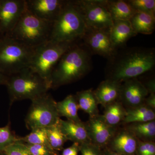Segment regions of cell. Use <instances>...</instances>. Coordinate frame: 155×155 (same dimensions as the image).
<instances>
[{"label":"cell","mask_w":155,"mask_h":155,"mask_svg":"<svg viewBox=\"0 0 155 155\" xmlns=\"http://www.w3.org/2000/svg\"><path fill=\"white\" fill-rule=\"evenodd\" d=\"M155 66L153 48H122L117 50L108 60L105 68L106 79L122 83L152 71Z\"/></svg>","instance_id":"obj_1"},{"label":"cell","mask_w":155,"mask_h":155,"mask_svg":"<svg viewBox=\"0 0 155 155\" xmlns=\"http://www.w3.org/2000/svg\"><path fill=\"white\" fill-rule=\"evenodd\" d=\"M91 54L81 43L67 50L56 64L51 75V89L69 84L81 79L91 71Z\"/></svg>","instance_id":"obj_2"},{"label":"cell","mask_w":155,"mask_h":155,"mask_svg":"<svg viewBox=\"0 0 155 155\" xmlns=\"http://www.w3.org/2000/svg\"><path fill=\"white\" fill-rule=\"evenodd\" d=\"M87 27L75 1H66L53 22L49 40L57 42L77 43L81 40Z\"/></svg>","instance_id":"obj_3"},{"label":"cell","mask_w":155,"mask_h":155,"mask_svg":"<svg viewBox=\"0 0 155 155\" xmlns=\"http://www.w3.org/2000/svg\"><path fill=\"white\" fill-rule=\"evenodd\" d=\"M52 23L37 17L25 7L18 23L7 35L26 46L35 48L49 41Z\"/></svg>","instance_id":"obj_4"},{"label":"cell","mask_w":155,"mask_h":155,"mask_svg":"<svg viewBox=\"0 0 155 155\" xmlns=\"http://www.w3.org/2000/svg\"><path fill=\"white\" fill-rule=\"evenodd\" d=\"M34 49L8 35L0 38V72L10 76L28 69Z\"/></svg>","instance_id":"obj_5"},{"label":"cell","mask_w":155,"mask_h":155,"mask_svg":"<svg viewBox=\"0 0 155 155\" xmlns=\"http://www.w3.org/2000/svg\"><path fill=\"white\" fill-rule=\"evenodd\" d=\"M6 86L11 105L17 101H32L47 93L51 89L44 79L29 68L9 76Z\"/></svg>","instance_id":"obj_6"},{"label":"cell","mask_w":155,"mask_h":155,"mask_svg":"<svg viewBox=\"0 0 155 155\" xmlns=\"http://www.w3.org/2000/svg\"><path fill=\"white\" fill-rule=\"evenodd\" d=\"M77 43L49 40L37 47L34 49L29 69L44 79L51 88V75L56 64L64 53Z\"/></svg>","instance_id":"obj_7"},{"label":"cell","mask_w":155,"mask_h":155,"mask_svg":"<svg viewBox=\"0 0 155 155\" xmlns=\"http://www.w3.org/2000/svg\"><path fill=\"white\" fill-rule=\"evenodd\" d=\"M31 101L25 120L28 129L46 128L59 122L61 118L57 110V102L49 94L47 93Z\"/></svg>","instance_id":"obj_8"},{"label":"cell","mask_w":155,"mask_h":155,"mask_svg":"<svg viewBox=\"0 0 155 155\" xmlns=\"http://www.w3.org/2000/svg\"><path fill=\"white\" fill-rule=\"evenodd\" d=\"M87 28L110 29L113 24L110 15L104 6V0H77Z\"/></svg>","instance_id":"obj_9"},{"label":"cell","mask_w":155,"mask_h":155,"mask_svg":"<svg viewBox=\"0 0 155 155\" xmlns=\"http://www.w3.org/2000/svg\"><path fill=\"white\" fill-rule=\"evenodd\" d=\"M110 29L87 28L81 41L92 55H98L107 60L114 55L116 51L111 41Z\"/></svg>","instance_id":"obj_10"},{"label":"cell","mask_w":155,"mask_h":155,"mask_svg":"<svg viewBox=\"0 0 155 155\" xmlns=\"http://www.w3.org/2000/svg\"><path fill=\"white\" fill-rule=\"evenodd\" d=\"M25 8V0H0V35H9L15 27Z\"/></svg>","instance_id":"obj_11"},{"label":"cell","mask_w":155,"mask_h":155,"mask_svg":"<svg viewBox=\"0 0 155 155\" xmlns=\"http://www.w3.org/2000/svg\"><path fill=\"white\" fill-rule=\"evenodd\" d=\"M91 142L101 149L107 148L118 127L110 126L106 123L102 115L89 117L85 122Z\"/></svg>","instance_id":"obj_12"},{"label":"cell","mask_w":155,"mask_h":155,"mask_svg":"<svg viewBox=\"0 0 155 155\" xmlns=\"http://www.w3.org/2000/svg\"><path fill=\"white\" fill-rule=\"evenodd\" d=\"M149 93L141 81L137 78L124 81L121 84L119 101L125 109L144 104Z\"/></svg>","instance_id":"obj_13"},{"label":"cell","mask_w":155,"mask_h":155,"mask_svg":"<svg viewBox=\"0 0 155 155\" xmlns=\"http://www.w3.org/2000/svg\"><path fill=\"white\" fill-rule=\"evenodd\" d=\"M65 2L64 0H25V7L40 19L53 22L61 13Z\"/></svg>","instance_id":"obj_14"},{"label":"cell","mask_w":155,"mask_h":155,"mask_svg":"<svg viewBox=\"0 0 155 155\" xmlns=\"http://www.w3.org/2000/svg\"><path fill=\"white\" fill-rule=\"evenodd\" d=\"M138 140L125 127H118L106 148L125 155H135Z\"/></svg>","instance_id":"obj_15"},{"label":"cell","mask_w":155,"mask_h":155,"mask_svg":"<svg viewBox=\"0 0 155 155\" xmlns=\"http://www.w3.org/2000/svg\"><path fill=\"white\" fill-rule=\"evenodd\" d=\"M110 38L113 47L116 51L125 47L127 41L137 35L128 20L114 21L110 29Z\"/></svg>","instance_id":"obj_16"},{"label":"cell","mask_w":155,"mask_h":155,"mask_svg":"<svg viewBox=\"0 0 155 155\" xmlns=\"http://www.w3.org/2000/svg\"><path fill=\"white\" fill-rule=\"evenodd\" d=\"M59 125L62 132L67 140L79 145L91 142L85 122H73L71 120H63L61 119Z\"/></svg>","instance_id":"obj_17"},{"label":"cell","mask_w":155,"mask_h":155,"mask_svg":"<svg viewBox=\"0 0 155 155\" xmlns=\"http://www.w3.org/2000/svg\"><path fill=\"white\" fill-rule=\"evenodd\" d=\"M121 84L108 79L102 81L94 91L98 104L104 107L111 103L119 101Z\"/></svg>","instance_id":"obj_18"},{"label":"cell","mask_w":155,"mask_h":155,"mask_svg":"<svg viewBox=\"0 0 155 155\" xmlns=\"http://www.w3.org/2000/svg\"><path fill=\"white\" fill-rule=\"evenodd\" d=\"M104 6L113 21H129L136 12L127 1L104 0Z\"/></svg>","instance_id":"obj_19"},{"label":"cell","mask_w":155,"mask_h":155,"mask_svg":"<svg viewBox=\"0 0 155 155\" xmlns=\"http://www.w3.org/2000/svg\"><path fill=\"white\" fill-rule=\"evenodd\" d=\"M136 34L150 35L155 29V16L142 12H136L129 20Z\"/></svg>","instance_id":"obj_20"},{"label":"cell","mask_w":155,"mask_h":155,"mask_svg":"<svg viewBox=\"0 0 155 155\" xmlns=\"http://www.w3.org/2000/svg\"><path fill=\"white\" fill-rule=\"evenodd\" d=\"M75 95L79 110L88 114L89 117L99 114L98 103L92 89L78 92Z\"/></svg>","instance_id":"obj_21"},{"label":"cell","mask_w":155,"mask_h":155,"mask_svg":"<svg viewBox=\"0 0 155 155\" xmlns=\"http://www.w3.org/2000/svg\"><path fill=\"white\" fill-rule=\"evenodd\" d=\"M126 115L122 125L136 122H149L155 119V111L152 108L143 104L135 107L126 109Z\"/></svg>","instance_id":"obj_22"},{"label":"cell","mask_w":155,"mask_h":155,"mask_svg":"<svg viewBox=\"0 0 155 155\" xmlns=\"http://www.w3.org/2000/svg\"><path fill=\"white\" fill-rule=\"evenodd\" d=\"M138 140L142 141H154L155 121L136 122L124 125Z\"/></svg>","instance_id":"obj_23"},{"label":"cell","mask_w":155,"mask_h":155,"mask_svg":"<svg viewBox=\"0 0 155 155\" xmlns=\"http://www.w3.org/2000/svg\"><path fill=\"white\" fill-rule=\"evenodd\" d=\"M102 115L106 123L110 126L118 127L122 125L126 115V109L119 101L109 104L104 107Z\"/></svg>","instance_id":"obj_24"},{"label":"cell","mask_w":155,"mask_h":155,"mask_svg":"<svg viewBox=\"0 0 155 155\" xmlns=\"http://www.w3.org/2000/svg\"><path fill=\"white\" fill-rule=\"evenodd\" d=\"M57 110L61 117H64L67 120L73 122L81 121L78 115V109L77 100L74 95L70 94L61 101L57 102Z\"/></svg>","instance_id":"obj_25"},{"label":"cell","mask_w":155,"mask_h":155,"mask_svg":"<svg viewBox=\"0 0 155 155\" xmlns=\"http://www.w3.org/2000/svg\"><path fill=\"white\" fill-rule=\"evenodd\" d=\"M45 128L51 148L55 151L63 149L64 144L68 140L61 130L59 122Z\"/></svg>","instance_id":"obj_26"},{"label":"cell","mask_w":155,"mask_h":155,"mask_svg":"<svg viewBox=\"0 0 155 155\" xmlns=\"http://www.w3.org/2000/svg\"><path fill=\"white\" fill-rule=\"evenodd\" d=\"M19 141L25 144L43 145L52 149L48 141L45 128H35L31 130L28 135L19 137Z\"/></svg>","instance_id":"obj_27"},{"label":"cell","mask_w":155,"mask_h":155,"mask_svg":"<svg viewBox=\"0 0 155 155\" xmlns=\"http://www.w3.org/2000/svg\"><path fill=\"white\" fill-rule=\"evenodd\" d=\"M17 137L11 131L9 124L0 127V152H3L7 147L18 141Z\"/></svg>","instance_id":"obj_28"},{"label":"cell","mask_w":155,"mask_h":155,"mask_svg":"<svg viewBox=\"0 0 155 155\" xmlns=\"http://www.w3.org/2000/svg\"><path fill=\"white\" fill-rule=\"evenodd\" d=\"M136 12H144L155 16V0H127Z\"/></svg>","instance_id":"obj_29"},{"label":"cell","mask_w":155,"mask_h":155,"mask_svg":"<svg viewBox=\"0 0 155 155\" xmlns=\"http://www.w3.org/2000/svg\"><path fill=\"white\" fill-rule=\"evenodd\" d=\"M6 155H31L25 143L18 141L11 145L3 152Z\"/></svg>","instance_id":"obj_30"},{"label":"cell","mask_w":155,"mask_h":155,"mask_svg":"<svg viewBox=\"0 0 155 155\" xmlns=\"http://www.w3.org/2000/svg\"><path fill=\"white\" fill-rule=\"evenodd\" d=\"M135 155H155V142L138 140Z\"/></svg>","instance_id":"obj_31"},{"label":"cell","mask_w":155,"mask_h":155,"mask_svg":"<svg viewBox=\"0 0 155 155\" xmlns=\"http://www.w3.org/2000/svg\"><path fill=\"white\" fill-rule=\"evenodd\" d=\"M31 155H53L55 151L43 145L25 144Z\"/></svg>","instance_id":"obj_32"},{"label":"cell","mask_w":155,"mask_h":155,"mask_svg":"<svg viewBox=\"0 0 155 155\" xmlns=\"http://www.w3.org/2000/svg\"><path fill=\"white\" fill-rule=\"evenodd\" d=\"M81 155H103L102 150L91 143L80 145Z\"/></svg>","instance_id":"obj_33"},{"label":"cell","mask_w":155,"mask_h":155,"mask_svg":"<svg viewBox=\"0 0 155 155\" xmlns=\"http://www.w3.org/2000/svg\"><path fill=\"white\" fill-rule=\"evenodd\" d=\"M80 151V145L73 143V144L63 150L61 155H78Z\"/></svg>","instance_id":"obj_34"},{"label":"cell","mask_w":155,"mask_h":155,"mask_svg":"<svg viewBox=\"0 0 155 155\" xmlns=\"http://www.w3.org/2000/svg\"><path fill=\"white\" fill-rule=\"evenodd\" d=\"M147 89L149 94H155V80L154 78H150L146 81L144 83H142Z\"/></svg>","instance_id":"obj_35"},{"label":"cell","mask_w":155,"mask_h":155,"mask_svg":"<svg viewBox=\"0 0 155 155\" xmlns=\"http://www.w3.org/2000/svg\"><path fill=\"white\" fill-rule=\"evenodd\" d=\"M144 104L155 110V94H150L145 100Z\"/></svg>","instance_id":"obj_36"},{"label":"cell","mask_w":155,"mask_h":155,"mask_svg":"<svg viewBox=\"0 0 155 155\" xmlns=\"http://www.w3.org/2000/svg\"><path fill=\"white\" fill-rule=\"evenodd\" d=\"M9 76H7L0 72V85H5L8 83Z\"/></svg>","instance_id":"obj_37"},{"label":"cell","mask_w":155,"mask_h":155,"mask_svg":"<svg viewBox=\"0 0 155 155\" xmlns=\"http://www.w3.org/2000/svg\"><path fill=\"white\" fill-rule=\"evenodd\" d=\"M102 151L103 155H125L114 152L112 151L107 148L104 149V150H102Z\"/></svg>","instance_id":"obj_38"},{"label":"cell","mask_w":155,"mask_h":155,"mask_svg":"<svg viewBox=\"0 0 155 155\" xmlns=\"http://www.w3.org/2000/svg\"><path fill=\"white\" fill-rule=\"evenodd\" d=\"M0 155H6L4 152H0Z\"/></svg>","instance_id":"obj_39"},{"label":"cell","mask_w":155,"mask_h":155,"mask_svg":"<svg viewBox=\"0 0 155 155\" xmlns=\"http://www.w3.org/2000/svg\"><path fill=\"white\" fill-rule=\"evenodd\" d=\"M2 35H0V38H1V37H2Z\"/></svg>","instance_id":"obj_40"},{"label":"cell","mask_w":155,"mask_h":155,"mask_svg":"<svg viewBox=\"0 0 155 155\" xmlns=\"http://www.w3.org/2000/svg\"><path fill=\"white\" fill-rule=\"evenodd\" d=\"M53 155H57V154Z\"/></svg>","instance_id":"obj_41"}]
</instances>
